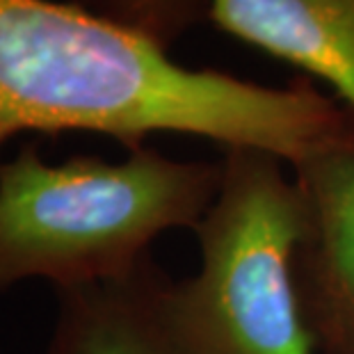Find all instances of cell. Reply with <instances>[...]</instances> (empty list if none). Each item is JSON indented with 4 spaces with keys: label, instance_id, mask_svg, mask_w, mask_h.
Returning a JSON list of instances; mask_svg holds the SVG:
<instances>
[{
    "label": "cell",
    "instance_id": "cell-4",
    "mask_svg": "<svg viewBox=\"0 0 354 354\" xmlns=\"http://www.w3.org/2000/svg\"><path fill=\"white\" fill-rule=\"evenodd\" d=\"M306 203L295 286L318 354H354V124L292 165Z\"/></svg>",
    "mask_w": 354,
    "mask_h": 354
},
{
    "label": "cell",
    "instance_id": "cell-6",
    "mask_svg": "<svg viewBox=\"0 0 354 354\" xmlns=\"http://www.w3.org/2000/svg\"><path fill=\"white\" fill-rule=\"evenodd\" d=\"M167 279L149 256L122 279L53 290L55 320L41 354H174L160 315Z\"/></svg>",
    "mask_w": 354,
    "mask_h": 354
},
{
    "label": "cell",
    "instance_id": "cell-7",
    "mask_svg": "<svg viewBox=\"0 0 354 354\" xmlns=\"http://www.w3.org/2000/svg\"><path fill=\"white\" fill-rule=\"evenodd\" d=\"M180 3L183 0H78L85 10L140 30L160 44H165L183 14Z\"/></svg>",
    "mask_w": 354,
    "mask_h": 354
},
{
    "label": "cell",
    "instance_id": "cell-1",
    "mask_svg": "<svg viewBox=\"0 0 354 354\" xmlns=\"http://www.w3.org/2000/svg\"><path fill=\"white\" fill-rule=\"evenodd\" d=\"M343 124L308 87L187 69L153 37L80 5L0 0V162L19 135L80 131L128 151L153 133L197 135L295 165Z\"/></svg>",
    "mask_w": 354,
    "mask_h": 354
},
{
    "label": "cell",
    "instance_id": "cell-5",
    "mask_svg": "<svg viewBox=\"0 0 354 354\" xmlns=\"http://www.w3.org/2000/svg\"><path fill=\"white\" fill-rule=\"evenodd\" d=\"M222 30L325 80L354 110V0H208Z\"/></svg>",
    "mask_w": 354,
    "mask_h": 354
},
{
    "label": "cell",
    "instance_id": "cell-2",
    "mask_svg": "<svg viewBox=\"0 0 354 354\" xmlns=\"http://www.w3.org/2000/svg\"><path fill=\"white\" fill-rule=\"evenodd\" d=\"M222 165L171 160L138 147L124 160L48 162L26 142L0 162V295L41 279L57 288L135 272L162 233L197 229Z\"/></svg>",
    "mask_w": 354,
    "mask_h": 354
},
{
    "label": "cell",
    "instance_id": "cell-3",
    "mask_svg": "<svg viewBox=\"0 0 354 354\" xmlns=\"http://www.w3.org/2000/svg\"><path fill=\"white\" fill-rule=\"evenodd\" d=\"M277 156L229 149L197 224V272L171 281L160 315L174 354H318L295 286L306 203Z\"/></svg>",
    "mask_w": 354,
    "mask_h": 354
}]
</instances>
